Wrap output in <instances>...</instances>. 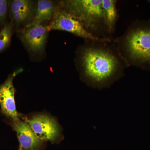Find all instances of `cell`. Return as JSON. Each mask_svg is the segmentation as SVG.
<instances>
[{"label": "cell", "instance_id": "obj_12", "mask_svg": "<svg viewBox=\"0 0 150 150\" xmlns=\"http://www.w3.org/2000/svg\"><path fill=\"white\" fill-rule=\"evenodd\" d=\"M14 25L11 22L7 23L0 31V54L9 46Z\"/></svg>", "mask_w": 150, "mask_h": 150}, {"label": "cell", "instance_id": "obj_10", "mask_svg": "<svg viewBox=\"0 0 150 150\" xmlns=\"http://www.w3.org/2000/svg\"><path fill=\"white\" fill-rule=\"evenodd\" d=\"M57 5L49 0H38L36 2L35 17L32 23L46 24L54 16Z\"/></svg>", "mask_w": 150, "mask_h": 150}, {"label": "cell", "instance_id": "obj_9", "mask_svg": "<svg viewBox=\"0 0 150 150\" xmlns=\"http://www.w3.org/2000/svg\"><path fill=\"white\" fill-rule=\"evenodd\" d=\"M14 129L16 131L20 146L26 150H33L40 144L39 139L32 131L29 124L21 120L15 121Z\"/></svg>", "mask_w": 150, "mask_h": 150}, {"label": "cell", "instance_id": "obj_14", "mask_svg": "<svg viewBox=\"0 0 150 150\" xmlns=\"http://www.w3.org/2000/svg\"><path fill=\"white\" fill-rule=\"evenodd\" d=\"M19 150H23V148L21 147V146H20V149Z\"/></svg>", "mask_w": 150, "mask_h": 150}, {"label": "cell", "instance_id": "obj_15", "mask_svg": "<svg viewBox=\"0 0 150 150\" xmlns=\"http://www.w3.org/2000/svg\"><path fill=\"white\" fill-rule=\"evenodd\" d=\"M149 1V2H150V0H149V1Z\"/></svg>", "mask_w": 150, "mask_h": 150}, {"label": "cell", "instance_id": "obj_4", "mask_svg": "<svg viewBox=\"0 0 150 150\" xmlns=\"http://www.w3.org/2000/svg\"><path fill=\"white\" fill-rule=\"evenodd\" d=\"M17 32L18 38L30 55L34 57L44 55L50 32L47 24L31 23Z\"/></svg>", "mask_w": 150, "mask_h": 150}, {"label": "cell", "instance_id": "obj_13", "mask_svg": "<svg viewBox=\"0 0 150 150\" xmlns=\"http://www.w3.org/2000/svg\"><path fill=\"white\" fill-rule=\"evenodd\" d=\"M10 1L0 0V27H4L6 23Z\"/></svg>", "mask_w": 150, "mask_h": 150}, {"label": "cell", "instance_id": "obj_3", "mask_svg": "<svg viewBox=\"0 0 150 150\" xmlns=\"http://www.w3.org/2000/svg\"><path fill=\"white\" fill-rule=\"evenodd\" d=\"M57 4L76 19L88 32L99 38L107 35L102 0H64Z\"/></svg>", "mask_w": 150, "mask_h": 150}, {"label": "cell", "instance_id": "obj_1", "mask_svg": "<svg viewBox=\"0 0 150 150\" xmlns=\"http://www.w3.org/2000/svg\"><path fill=\"white\" fill-rule=\"evenodd\" d=\"M75 62L89 83L98 88L109 85L129 67L112 38L85 40L76 51Z\"/></svg>", "mask_w": 150, "mask_h": 150}, {"label": "cell", "instance_id": "obj_5", "mask_svg": "<svg viewBox=\"0 0 150 150\" xmlns=\"http://www.w3.org/2000/svg\"><path fill=\"white\" fill-rule=\"evenodd\" d=\"M47 26L50 32L54 30H62L81 38L85 40H100L103 38L96 37L90 33L79 21L57 4L54 16Z\"/></svg>", "mask_w": 150, "mask_h": 150}, {"label": "cell", "instance_id": "obj_6", "mask_svg": "<svg viewBox=\"0 0 150 150\" xmlns=\"http://www.w3.org/2000/svg\"><path fill=\"white\" fill-rule=\"evenodd\" d=\"M36 2L30 0L10 1L9 15L18 30L32 23L35 17Z\"/></svg>", "mask_w": 150, "mask_h": 150}, {"label": "cell", "instance_id": "obj_2", "mask_svg": "<svg viewBox=\"0 0 150 150\" xmlns=\"http://www.w3.org/2000/svg\"><path fill=\"white\" fill-rule=\"evenodd\" d=\"M113 40L128 67L150 71V21H134Z\"/></svg>", "mask_w": 150, "mask_h": 150}, {"label": "cell", "instance_id": "obj_7", "mask_svg": "<svg viewBox=\"0 0 150 150\" xmlns=\"http://www.w3.org/2000/svg\"><path fill=\"white\" fill-rule=\"evenodd\" d=\"M21 71L20 69L14 72L8 76L4 83L0 85V105L2 111L6 116L11 118L14 122L18 121L19 118L16 106L15 89L13 81L16 76Z\"/></svg>", "mask_w": 150, "mask_h": 150}, {"label": "cell", "instance_id": "obj_8", "mask_svg": "<svg viewBox=\"0 0 150 150\" xmlns=\"http://www.w3.org/2000/svg\"><path fill=\"white\" fill-rule=\"evenodd\" d=\"M27 123L41 141H53L59 134V129L52 118L45 115L34 116Z\"/></svg>", "mask_w": 150, "mask_h": 150}, {"label": "cell", "instance_id": "obj_11", "mask_svg": "<svg viewBox=\"0 0 150 150\" xmlns=\"http://www.w3.org/2000/svg\"><path fill=\"white\" fill-rule=\"evenodd\" d=\"M116 0H102V7L104 12V23L106 33L111 37L115 32L118 19V11Z\"/></svg>", "mask_w": 150, "mask_h": 150}]
</instances>
